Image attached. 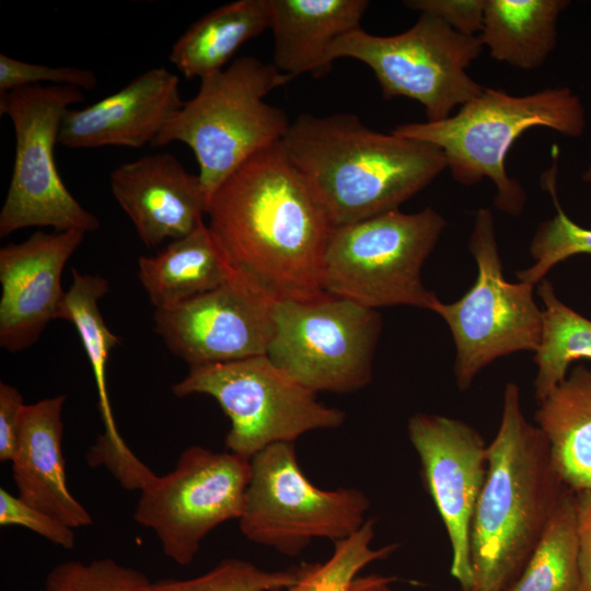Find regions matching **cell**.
<instances>
[{"instance_id":"6da1fadb","label":"cell","mask_w":591,"mask_h":591,"mask_svg":"<svg viewBox=\"0 0 591 591\" xmlns=\"http://www.w3.org/2000/svg\"><path fill=\"white\" fill-rule=\"evenodd\" d=\"M208 228L231 269L271 302L325 292L333 224L281 142L250 158L211 197Z\"/></svg>"},{"instance_id":"7a4b0ae2","label":"cell","mask_w":591,"mask_h":591,"mask_svg":"<svg viewBox=\"0 0 591 591\" xmlns=\"http://www.w3.org/2000/svg\"><path fill=\"white\" fill-rule=\"evenodd\" d=\"M281 147L333 227L399 209L447 169L438 147L378 132L346 113L300 115Z\"/></svg>"},{"instance_id":"3957f363","label":"cell","mask_w":591,"mask_h":591,"mask_svg":"<svg viewBox=\"0 0 591 591\" xmlns=\"http://www.w3.org/2000/svg\"><path fill=\"white\" fill-rule=\"evenodd\" d=\"M567 487L546 440L524 417L519 386L503 391L498 431L473 514L470 591H508L524 569Z\"/></svg>"},{"instance_id":"277c9868","label":"cell","mask_w":591,"mask_h":591,"mask_svg":"<svg viewBox=\"0 0 591 591\" xmlns=\"http://www.w3.org/2000/svg\"><path fill=\"white\" fill-rule=\"evenodd\" d=\"M553 129L567 137H580L586 128L584 107L567 86L514 96L496 89H484L453 115L438 121L408 123L392 134L438 147L454 181L474 185L484 178L496 188L495 207L519 216L526 194L506 170L507 154L526 130Z\"/></svg>"},{"instance_id":"5b68a950","label":"cell","mask_w":591,"mask_h":591,"mask_svg":"<svg viewBox=\"0 0 591 591\" xmlns=\"http://www.w3.org/2000/svg\"><path fill=\"white\" fill-rule=\"evenodd\" d=\"M291 80L254 56L234 58L223 70L200 80L197 94L167 121L152 147L178 141L193 150L209 205L236 169L281 142L291 123L265 97Z\"/></svg>"},{"instance_id":"8992f818","label":"cell","mask_w":591,"mask_h":591,"mask_svg":"<svg viewBox=\"0 0 591 591\" xmlns=\"http://www.w3.org/2000/svg\"><path fill=\"white\" fill-rule=\"evenodd\" d=\"M445 227L430 207L334 227L323 256V291L373 310H430L438 297L425 287L421 269Z\"/></svg>"},{"instance_id":"52a82bcc","label":"cell","mask_w":591,"mask_h":591,"mask_svg":"<svg viewBox=\"0 0 591 591\" xmlns=\"http://www.w3.org/2000/svg\"><path fill=\"white\" fill-rule=\"evenodd\" d=\"M171 391L177 397L211 396L230 420L227 451L248 460L271 444L294 443L310 431L337 429L346 419L343 410L318 402L316 393L266 355L190 366Z\"/></svg>"},{"instance_id":"ba28073f","label":"cell","mask_w":591,"mask_h":591,"mask_svg":"<svg viewBox=\"0 0 591 591\" xmlns=\"http://www.w3.org/2000/svg\"><path fill=\"white\" fill-rule=\"evenodd\" d=\"M483 50L478 35L461 34L437 16L420 13L410 28L397 35L378 36L362 28L346 34L334 43L328 60L363 62L385 99H412L422 105L427 121H438L484 91L466 71Z\"/></svg>"},{"instance_id":"9c48e42d","label":"cell","mask_w":591,"mask_h":591,"mask_svg":"<svg viewBox=\"0 0 591 591\" xmlns=\"http://www.w3.org/2000/svg\"><path fill=\"white\" fill-rule=\"evenodd\" d=\"M84 100L70 85H28L0 93V115L12 123L15 151L8 193L0 211V236L30 227L93 232L100 220L63 184L55 162L61 123Z\"/></svg>"},{"instance_id":"30bf717a","label":"cell","mask_w":591,"mask_h":591,"mask_svg":"<svg viewBox=\"0 0 591 591\" xmlns=\"http://www.w3.org/2000/svg\"><path fill=\"white\" fill-rule=\"evenodd\" d=\"M468 246L477 265L475 282L459 300L444 303L438 298L430 309L452 334L453 372L462 392L496 359L535 352L543 333V310L534 301V285L510 282L503 276L489 209L476 211Z\"/></svg>"},{"instance_id":"8fae6325","label":"cell","mask_w":591,"mask_h":591,"mask_svg":"<svg viewBox=\"0 0 591 591\" xmlns=\"http://www.w3.org/2000/svg\"><path fill=\"white\" fill-rule=\"evenodd\" d=\"M267 358L314 393H351L372 379L378 310L324 293L273 303Z\"/></svg>"},{"instance_id":"7c38bea8","label":"cell","mask_w":591,"mask_h":591,"mask_svg":"<svg viewBox=\"0 0 591 591\" xmlns=\"http://www.w3.org/2000/svg\"><path fill=\"white\" fill-rule=\"evenodd\" d=\"M370 508L357 488L316 487L301 470L294 443L271 444L251 459L239 528L251 542L287 556L315 538L333 543L360 529Z\"/></svg>"},{"instance_id":"4fadbf2b","label":"cell","mask_w":591,"mask_h":591,"mask_svg":"<svg viewBox=\"0 0 591 591\" xmlns=\"http://www.w3.org/2000/svg\"><path fill=\"white\" fill-rule=\"evenodd\" d=\"M250 478L251 460L190 445L139 491L134 519L154 532L167 558L189 565L213 529L239 520Z\"/></svg>"},{"instance_id":"5bb4252c","label":"cell","mask_w":591,"mask_h":591,"mask_svg":"<svg viewBox=\"0 0 591 591\" xmlns=\"http://www.w3.org/2000/svg\"><path fill=\"white\" fill-rule=\"evenodd\" d=\"M407 432L426 489L449 536L450 573L461 591H470L471 525L487 474L488 444L467 422L438 414L413 415Z\"/></svg>"},{"instance_id":"9a60e30c","label":"cell","mask_w":591,"mask_h":591,"mask_svg":"<svg viewBox=\"0 0 591 591\" xmlns=\"http://www.w3.org/2000/svg\"><path fill=\"white\" fill-rule=\"evenodd\" d=\"M273 303L234 271L219 287L153 314L154 333L188 367L266 354Z\"/></svg>"},{"instance_id":"2e32d148","label":"cell","mask_w":591,"mask_h":591,"mask_svg":"<svg viewBox=\"0 0 591 591\" xmlns=\"http://www.w3.org/2000/svg\"><path fill=\"white\" fill-rule=\"evenodd\" d=\"M80 230L37 231L0 248V346L10 352L34 345L57 320L66 291L62 270L82 244Z\"/></svg>"},{"instance_id":"e0dca14e","label":"cell","mask_w":591,"mask_h":591,"mask_svg":"<svg viewBox=\"0 0 591 591\" xmlns=\"http://www.w3.org/2000/svg\"><path fill=\"white\" fill-rule=\"evenodd\" d=\"M112 194L143 245L192 233L204 222L208 200L198 175L169 152L125 162L109 175Z\"/></svg>"},{"instance_id":"ac0fdd59","label":"cell","mask_w":591,"mask_h":591,"mask_svg":"<svg viewBox=\"0 0 591 591\" xmlns=\"http://www.w3.org/2000/svg\"><path fill=\"white\" fill-rule=\"evenodd\" d=\"M184 103L178 77L154 67L89 106L68 109L58 143L69 149L152 146Z\"/></svg>"},{"instance_id":"d6986e66","label":"cell","mask_w":591,"mask_h":591,"mask_svg":"<svg viewBox=\"0 0 591 591\" xmlns=\"http://www.w3.org/2000/svg\"><path fill=\"white\" fill-rule=\"evenodd\" d=\"M65 402L60 394L25 405L11 464L18 497L76 530L93 519L67 484L61 448Z\"/></svg>"},{"instance_id":"ffe728a7","label":"cell","mask_w":591,"mask_h":591,"mask_svg":"<svg viewBox=\"0 0 591 591\" xmlns=\"http://www.w3.org/2000/svg\"><path fill=\"white\" fill-rule=\"evenodd\" d=\"M367 0H270L273 65L292 79L329 73L328 53L340 37L361 28Z\"/></svg>"},{"instance_id":"44dd1931","label":"cell","mask_w":591,"mask_h":591,"mask_svg":"<svg viewBox=\"0 0 591 591\" xmlns=\"http://www.w3.org/2000/svg\"><path fill=\"white\" fill-rule=\"evenodd\" d=\"M72 282L66 291L57 320L76 327L92 368L97 403L104 431L90 447L91 457L111 470H123L132 464L136 454L121 438L113 415L106 385V367L112 350L120 344L104 322L100 300L109 291V282L102 276L81 274L71 269Z\"/></svg>"},{"instance_id":"7402d4cb","label":"cell","mask_w":591,"mask_h":591,"mask_svg":"<svg viewBox=\"0 0 591 591\" xmlns=\"http://www.w3.org/2000/svg\"><path fill=\"white\" fill-rule=\"evenodd\" d=\"M535 422L563 484L591 489V369L579 364L538 403Z\"/></svg>"},{"instance_id":"603a6c76","label":"cell","mask_w":591,"mask_h":591,"mask_svg":"<svg viewBox=\"0 0 591 591\" xmlns=\"http://www.w3.org/2000/svg\"><path fill=\"white\" fill-rule=\"evenodd\" d=\"M233 270L202 222L159 253L138 258V279L157 309H169L222 285Z\"/></svg>"},{"instance_id":"cb8c5ba5","label":"cell","mask_w":591,"mask_h":591,"mask_svg":"<svg viewBox=\"0 0 591 591\" xmlns=\"http://www.w3.org/2000/svg\"><path fill=\"white\" fill-rule=\"evenodd\" d=\"M270 25V0H236L195 21L173 44L169 60L186 78L223 70L246 42Z\"/></svg>"},{"instance_id":"d4e9b609","label":"cell","mask_w":591,"mask_h":591,"mask_svg":"<svg viewBox=\"0 0 591 591\" xmlns=\"http://www.w3.org/2000/svg\"><path fill=\"white\" fill-rule=\"evenodd\" d=\"M567 0H485L479 39L493 59L511 67H541L554 50Z\"/></svg>"},{"instance_id":"484cf974","label":"cell","mask_w":591,"mask_h":591,"mask_svg":"<svg viewBox=\"0 0 591 591\" xmlns=\"http://www.w3.org/2000/svg\"><path fill=\"white\" fill-rule=\"evenodd\" d=\"M537 294L543 302V333L533 358L538 403L566 378L571 362L591 359V320L566 305L546 278L537 283Z\"/></svg>"},{"instance_id":"4316f807","label":"cell","mask_w":591,"mask_h":591,"mask_svg":"<svg viewBox=\"0 0 591 591\" xmlns=\"http://www.w3.org/2000/svg\"><path fill=\"white\" fill-rule=\"evenodd\" d=\"M576 493L566 488L524 569L508 591H578Z\"/></svg>"},{"instance_id":"83f0119b","label":"cell","mask_w":591,"mask_h":591,"mask_svg":"<svg viewBox=\"0 0 591 591\" xmlns=\"http://www.w3.org/2000/svg\"><path fill=\"white\" fill-rule=\"evenodd\" d=\"M375 520L367 519L356 532L334 542V551L326 561L302 564L298 567V581L277 591H350L366 566L389 558L399 547V543L372 547Z\"/></svg>"},{"instance_id":"f1b7e54d","label":"cell","mask_w":591,"mask_h":591,"mask_svg":"<svg viewBox=\"0 0 591 591\" xmlns=\"http://www.w3.org/2000/svg\"><path fill=\"white\" fill-rule=\"evenodd\" d=\"M545 178V187L553 196L556 215L538 224L530 244L534 263L517 273L519 281L536 285L557 264L579 254H591V229L573 222L563 210L556 194L555 175Z\"/></svg>"},{"instance_id":"f546056e","label":"cell","mask_w":591,"mask_h":591,"mask_svg":"<svg viewBox=\"0 0 591 591\" xmlns=\"http://www.w3.org/2000/svg\"><path fill=\"white\" fill-rule=\"evenodd\" d=\"M298 567L266 570L241 558H225L207 572L188 579L153 582L154 591H277L298 581Z\"/></svg>"},{"instance_id":"4dcf8cb0","label":"cell","mask_w":591,"mask_h":591,"mask_svg":"<svg viewBox=\"0 0 591 591\" xmlns=\"http://www.w3.org/2000/svg\"><path fill=\"white\" fill-rule=\"evenodd\" d=\"M40 591H154L141 571L112 558L67 560L47 575Z\"/></svg>"},{"instance_id":"1f68e13d","label":"cell","mask_w":591,"mask_h":591,"mask_svg":"<svg viewBox=\"0 0 591 591\" xmlns=\"http://www.w3.org/2000/svg\"><path fill=\"white\" fill-rule=\"evenodd\" d=\"M70 85L80 90H93L97 85L95 73L78 67H51L32 63L0 54V93L14 89L38 85Z\"/></svg>"},{"instance_id":"d6a6232c","label":"cell","mask_w":591,"mask_h":591,"mask_svg":"<svg viewBox=\"0 0 591 591\" xmlns=\"http://www.w3.org/2000/svg\"><path fill=\"white\" fill-rule=\"evenodd\" d=\"M0 525L23 526L65 549L76 545L74 529L30 506L4 488H0Z\"/></svg>"},{"instance_id":"836d02e7","label":"cell","mask_w":591,"mask_h":591,"mask_svg":"<svg viewBox=\"0 0 591 591\" xmlns=\"http://www.w3.org/2000/svg\"><path fill=\"white\" fill-rule=\"evenodd\" d=\"M405 5L442 20L454 31L476 36L484 21L485 0H408Z\"/></svg>"},{"instance_id":"e575fe53","label":"cell","mask_w":591,"mask_h":591,"mask_svg":"<svg viewBox=\"0 0 591 591\" xmlns=\"http://www.w3.org/2000/svg\"><path fill=\"white\" fill-rule=\"evenodd\" d=\"M25 403L20 391L0 383V461L11 462L18 443L21 416Z\"/></svg>"},{"instance_id":"d590c367","label":"cell","mask_w":591,"mask_h":591,"mask_svg":"<svg viewBox=\"0 0 591 591\" xmlns=\"http://www.w3.org/2000/svg\"><path fill=\"white\" fill-rule=\"evenodd\" d=\"M576 531L578 541V591H591V489L576 493Z\"/></svg>"},{"instance_id":"8d00e7d4","label":"cell","mask_w":591,"mask_h":591,"mask_svg":"<svg viewBox=\"0 0 591 591\" xmlns=\"http://www.w3.org/2000/svg\"><path fill=\"white\" fill-rule=\"evenodd\" d=\"M395 581H398V578L375 573L357 577L350 591H392L391 584Z\"/></svg>"},{"instance_id":"74e56055","label":"cell","mask_w":591,"mask_h":591,"mask_svg":"<svg viewBox=\"0 0 591 591\" xmlns=\"http://www.w3.org/2000/svg\"><path fill=\"white\" fill-rule=\"evenodd\" d=\"M582 179L587 183H591V165L583 172Z\"/></svg>"}]
</instances>
